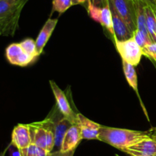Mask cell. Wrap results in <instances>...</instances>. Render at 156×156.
Returning a JSON list of instances; mask_svg holds the SVG:
<instances>
[{
	"label": "cell",
	"mask_w": 156,
	"mask_h": 156,
	"mask_svg": "<svg viewBox=\"0 0 156 156\" xmlns=\"http://www.w3.org/2000/svg\"><path fill=\"white\" fill-rule=\"evenodd\" d=\"M21 47H22L23 50L25 53L34 56V58H37V57L39 56L37 51L36 47V41H34L32 38H27L22 41L21 42L19 43Z\"/></svg>",
	"instance_id": "cell-19"
},
{
	"label": "cell",
	"mask_w": 156,
	"mask_h": 156,
	"mask_svg": "<svg viewBox=\"0 0 156 156\" xmlns=\"http://www.w3.org/2000/svg\"><path fill=\"white\" fill-rule=\"evenodd\" d=\"M122 63H123V72H124L125 76H126V79L127 80L128 84L135 90L137 96H139L140 101L142 102L141 99L140 97V93L138 92V80H137V75L135 70V67L128 64V63H126L124 61H122Z\"/></svg>",
	"instance_id": "cell-16"
},
{
	"label": "cell",
	"mask_w": 156,
	"mask_h": 156,
	"mask_svg": "<svg viewBox=\"0 0 156 156\" xmlns=\"http://www.w3.org/2000/svg\"><path fill=\"white\" fill-rule=\"evenodd\" d=\"M88 4H91L98 7L103 8L108 4V0H88Z\"/></svg>",
	"instance_id": "cell-27"
},
{
	"label": "cell",
	"mask_w": 156,
	"mask_h": 156,
	"mask_svg": "<svg viewBox=\"0 0 156 156\" xmlns=\"http://www.w3.org/2000/svg\"><path fill=\"white\" fill-rule=\"evenodd\" d=\"M145 12H146V25H147L149 35L152 42H156V16L155 9L152 6L146 4V6H145Z\"/></svg>",
	"instance_id": "cell-15"
},
{
	"label": "cell",
	"mask_w": 156,
	"mask_h": 156,
	"mask_svg": "<svg viewBox=\"0 0 156 156\" xmlns=\"http://www.w3.org/2000/svg\"><path fill=\"white\" fill-rule=\"evenodd\" d=\"M57 18H55V19L49 18L46 21L44 25L43 26L42 29L40 32L36 40V47L38 55L42 54L46 44H47V41L50 39V36H51L52 33H53V30H54L55 27H56V24H57Z\"/></svg>",
	"instance_id": "cell-11"
},
{
	"label": "cell",
	"mask_w": 156,
	"mask_h": 156,
	"mask_svg": "<svg viewBox=\"0 0 156 156\" xmlns=\"http://www.w3.org/2000/svg\"><path fill=\"white\" fill-rule=\"evenodd\" d=\"M9 156H21L20 150L15 146H14L12 143L9 145Z\"/></svg>",
	"instance_id": "cell-28"
},
{
	"label": "cell",
	"mask_w": 156,
	"mask_h": 156,
	"mask_svg": "<svg viewBox=\"0 0 156 156\" xmlns=\"http://www.w3.org/2000/svg\"><path fill=\"white\" fill-rule=\"evenodd\" d=\"M21 156H37V146L36 144L31 142L30 145L26 148L20 150Z\"/></svg>",
	"instance_id": "cell-25"
},
{
	"label": "cell",
	"mask_w": 156,
	"mask_h": 156,
	"mask_svg": "<svg viewBox=\"0 0 156 156\" xmlns=\"http://www.w3.org/2000/svg\"><path fill=\"white\" fill-rule=\"evenodd\" d=\"M149 136V131H136L101 125L98 140L122 151Z\"/></svg>",
	"instance_id": "cell-1"
},
{
	"label": "cell",
	"mask_w": 156,
	"mask_h": 156,
	"mask_svg": "<svg viewBox=\"0 0 156 156\" xmlns=\"http://www.w3.org/2000/svg\"><path fill=\"white\" fill-rule=\"evenodd\" d=\"M31 142L29 124H18L12 131L11 143L21 150L28 146Z\"/></svg>",
	"instance_id": "cell-8"
},
{
	"label": "cell",
	"mask_w": 156,
	"mask_h": 156,
	"mask_svg": "<svg viewBox=\"0 0 156 156\" xmlns=\"http://www.w3.org/2000/svg\"><path fill=\"white\" fill-rule=\"evenodd\" d=\"M149 132L150 137L152 138V139H153L156 142V130L154 129L153 128H152L150 130H149Z\"/></svg>",
	"instance_id": "cell-31"
},
{
	"label": "cell",
	"mask_w": 156,
	"mask_h": 156,
	"mask_svg": "<svg viewBox=\"0 0 156 156\" xmlns=\"http://www.w3.org/2000/svg\"><path fill=\"white\" fill-rule=\"evenodd\" d=\"M73 6V0H53V9L59 13H63Z\"/></svg>",
	"instance_id": "cell-22"
},
{
	"label": "cell",
	"mask_w": 156,
	"mask_h": 156,
	"mask_svg": "<svg viewBox=\"0 0 156 156\" xmlns=\"http://www.w3.org/2000/svg\"><path fill=\"white\" fill-rule=\"evenodd\" d=\"M133 38L135 39V41H136L137 44L140 46V47H143L145 45H146L147 44L149 43H152V41L151 40H149V38H146L141 32L136 29L135 32H133Z\"/></svg>",
	"instance_id": "cell-24"
},
{
	"label": "cell",
	"mask_w": 156,
	"mask_h": 156,
	"mask_svg": "<svg viewBox=\"0 0 156 156\" xmlns=\"http://www.w3.org/2000/svg\"><path fill=\"white\" fill-rule=\"evenodd\" d=\"M140 1H142L143 2L152 6L154 9H156V0H140Z\"/></svg>",
	"instance_id": "cell-30"
},
{
	"label": "cell",
	"mask_w": 156,
	"mask_h": 156,
	"mask_svg": "<svg viewBox=\"0 0 156 156\" xmlns=\"http://www.w3.org/2000/svg\"><path fill=\"white\" fill-rule=\"evenodd\" d=\"M54 115V114H53ZM56 116H54V135H55V151H59L62 145V140L69 128L73 125L63 116L59 119H56Z\"/></svg>",
	"instance_id": "cell-12"
},
{
	"label": "cell",
	"mask_w": 156,
	"mask_h": 156,
	"mask_svg": "<svg viewBox=\"0 0 156 156\" xmlns=\"http://www.w3.org/2000/svg\"><path fill=\"white\" fill-rule=\"evenodd\" d=\"M88 12L89 16L94 21L101 23V8L93 6L91 4H88Z\"/></svg>",
	"instance_id": "cell-23"
},
{
	"label": "cell",
	"mask_w": 156,
	"mask_h": 156,
	"mask_svg": "<svg viewBox=\"0 0 156 156\" xmlns=\"http://www.w3.org/2000/svg\"><path fill=\"white\" fill-rule=\"evenodd\" d=\"M153 128H154V129L156 130V127H153Z\"/></svg>",
	"instance_id": "cell-35"
},
{
	"label": "cell",
	"mask_w": 156,
	"mask_h": 156,
	"mask_svg": "<svg viewBox=\"0 0 156 156\" xmlns=\"http://www.w3.org/2000/svg\"><path fill=\"white\" fill-rule=\"evenodd\" d=\"M75 151L76 150H72V151H66V152L61 151H55L53 152L50 153L49 156H73Z\"/></svg>",
	"instance_id": "cell-26"
},
{
	"label": "cell",
	"mask_w": 156,
	"mask_h": 156,
	"mask_svg": "<svg viewBox=\"0 0 156 156\" xmlns=\"http://www.w3.org/2000/svg\"><path fill=\"white\" fill-rule=\"evenodd\" d=\"M155 16H156V9H155ZM155 33H156V28H155Z\"/></svg>",
	"instance_id": "cell-34"
},
{
	"label": "cell",
	"mask_w": 156,
	"mask_h": 156,
	"mask_svg": "<svg viewBox=\"0 0 156 156\" xmlns=\"http://www.w3.org/2000/svg\"><path fill=\"white\" fill-rule=\"evenodd\" d=\"M143 55L149 58L156 66V42H152L147 44L142 47Z\"/></svg>",
	"instance_id": "cell-20"
},
{
	"label": "cell",
	"mask_w": 156,
	"mask_h": 156,
	"mask_svg": "<svg viewBox=\"0 0 156 156\" xmlns=\"http://www.w3.org/2000/svg\"><path fill=\"white\" fill-rule=\"evenodd\" d=\"M135 8L136 18V27L140 32H141L149 40H151L150 36L149 35L146 25V12H145V6L146 3L143 2L140 0H133ZM152 41V40H151Z\"/></svg>",
	"instance_id": "cell-14"
},
{
	"label": "cell",
	"mask_w": 156,
	"mask_h": 156,
	"mask_svg": "<svg viewBox=\"0 0 156 156\" xmlns=\"http://www.w3.org/2000/svg\"><path fill=\"white\" fill-rule=\"evenodd\" d=\"M24 52L22 47H21L19 43H13L7 47L5 50V55L9 63H12L15 58H18L21 54Z\"/></svg>",
	"instance_id": "cell-18"
},
{
	"label": "cell",
	"mask_w": 156,
	"mask_h": 156,
	"mask_svg": "<svg viewBox=\"0 0 156 156\" xmlns=\"http://www.w3.org/2000/svg\"><path fill=\"white\" fill-rule=\"evenodd\" d=\"M76 123L80 126L83 139H98L100 124L91 121L81 113H77V120Z\"/></svg>",
	"instance_id": "cell-10"
},
{
	"label": "cell",
	"mask_w": 156,
	"mask_h": 156,
	"mask_svg": "<svg viewBox=\"0 0 156 156\" xmlns=\"http://www.w3.org/2000/svg\"><path fill=\"white\" fill-rule=\"evenodd\" d=\"M35 58H34V56H31V55L25 53L24 51L18 58H15L11 64H13V65L20 66V67H24V66H27L28 64H30L32 61H34Z\"/></svg>",
	"instance_id": "cell-21"
},
{
	"label": "cell",
	"mask_w": 156,
	"mask_h": 156,
	"mask_svg": "<svg viewBox=\"0 0 156 156\" xmlns=\"http://www.w3.org/2000/svg\"><path fill=\"white\" fill-rule=\"evenodd\" d=\"M27 0H0V35L13 36Z\"/></svg>",
	"instance_id": "cell-2"
},
{
	"label": "cell",
	"mask_w": 156,
	"mask_h": 156,
	"mask_svg": "<svg viewBox=\"0 0 156 156\" xmlns=\"http://www.w3.org/2000/svg\"><path fill=\"white\" fill-rule=\"evenodd\" d=\"M88 2V0H73V6L79 4H85V3Z\"/></svg>",
	"instance_id": "cell-32"
},
{
	"label": "cell",
	"mask_w": 156,
	"mask_h": 156,
	"mask_svg": "<svg viewBox=\"0 0 156 156\" xmlns=\"http://www.w3.org/2000/svg\"><path fill=\"white\" fill-rule=\"evenodd\" d=\"M32 142L40 148L47 150V134L43 121L29 124Z\"/></svg>",
	"instance_id": "cell-13"
},
{
	"label": "cell",
	"mask_w": 156,
	"mask_h": 156,
	"mask_svg": "<svg viewBox=\"0 0 156 156\" xmlns=\"http://www.w3.org/2000/svg\"><path fill=\"white\" fill-rule=\"evenodd\" d=\"M82 139L83 138L80 126L77 123L73 124L66 133L59 151L66 152L76 150Z\"/></svg>",
	"instance_id": "cell-9"
},
{
	"label": "cell",
	"mask_w": 156,
	"mask_h": 156,
	"mask_svg": "<svg viewBox=\"0 0 156 156\" xmlns=\"http://www.w3.org/2000/svg\"><path fill=\"white\" fill-rule=\"evenodd\" d=\"M8 151H9V145H8L3 151H2L1 152H0V156H5L6 152H7Z\"/></svg>",
	"instance_id": "cell-33"
},
{
	"label": "cell",
	"mask_w": 156,
	"mask_h": 156,
	"mask_svg": "<svg viewBox=\"0 0 156 156\" xmlns=\"http://www.w3.org/2000/svg\"><path fill=\"white\" fill-rule=\"evenodd\" d=\"M110 6V4H109ZM111 13H112L113 20V28L114 32V41H123L129 39L133 36V32L129 29L127 24H126L123 18L118 15L115 9L110 6Z\"/></svg>",
	"instance_id": "cell-7"
},
{
	"label": "cell",
	"mask_w": 156,
	"mask_h": 156,
	"mask_svg": "<svg viewBox=\"0 0 156 156\" xmlns=\"http://www.w3.org/2000/svg\"><path fill=\"white\" fill-rule=\"evenodd\" d=\"M122 151L130 156H156V142L149 136Z\"/></svg>",
	"instance_id": "cell-6"
},
{
	"label": "cell",
	"mask_w": 156,
	"mask_h": 156,
	"mask_svg": "<svg viewBox=\"0 0 156 156\" xmlns=\"http://www.w3.org/2000/svg\"><path fill=\"white\" fill-rule=\"evenodd\" d=\"M118 15L126 22L132 32L137 29L136 12L133 0H108Z\"/></svg>",
	"instance_id": "cell-4"
},
{
	"label": "cell",
	"mask_w": 156,
	"mask_h": 156,
	"mask_svg": "<svg viewBox=\"0 0 156 156\" xmlns=\"http://www.w3.org/2000/svg\"><path fill=\"white\" fill-rule=\"evenodd\" d=\"M116 156H120V155H118V154H116Z\"/></svg>",
	"instance_id": "cell-36"
},
{
	"label": "cell",
	"mask_w": 156,
	"mask_h": 156,
	"mask_svg": "<svg viewBox=\"0 0 156 156\" xmlns=\"http://www.w3.org/2000/svg\"><path fill=\"white\" fill-rule=\"evenodd\" d=\"M49 154H50V152H49L47 150L42 148H40V147H37V156H49Z\"/></svg>",
	"instance_id": "cell-29"
},
{
	"label": "cell",
	"mask_w": 156,
	"mask_h": 156,
	"mask_svg": "<svg viewBox=\"0 0 156 156\" xmlns=\"http://www.w3.org/2000/svg\"><path fill=\"white\" fill-rule=\"evenodd\" d=\"M52 91L56 100V106L58 110L60 111L62 116L66 118L72 124H76L77 120V113H75L70 106V104L67 99L66 96L62 90L57 86L53 80L50 81Z\"/></svg>",
	"instance_id": "cell-5"
},
{
	"label": "cell",
	"mask_w": 156,
	"mask_h": 156,
	"mask_svg": "<svg viewBox=\"0 0 156 156\" xmlns=\"http://www.w3.org/2000/svg\"><path fill=\"white\" fill-rule=\"evenodd\" d=\"M116 47L122 58V61H126L133 67L138 65L143 56L142 48L133 38L123 41H115Z\"/></svg>",
	"instance_id": "cell-3"
},
{
	"label": "cell",
	"mask_w": 156,
	"mask_h": 156,
	"mask_svg": "<svg viewBox=\"0 0 156 156\" xmlns=\"http://www.w3.org/2000/svg\"><path fill=\"white\" fill-rule=\"evenodd\" d=\"M101 24L105 27L113 37L114 36V28H113L112 13L109 6V2L107 6L101 8Z\"/></svg>",
	"instance_id": "cell-17"
}]
</instances>
